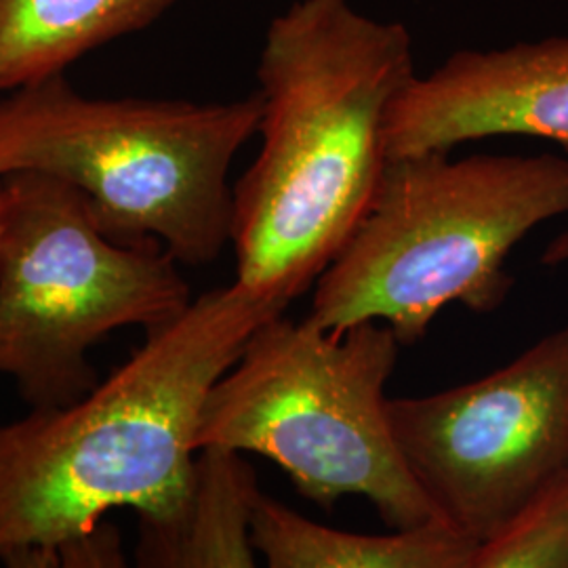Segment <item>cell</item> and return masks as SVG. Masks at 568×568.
<instances>
[{
  "mask_svg": "<svg viewBox=\"0 0 568 568\" xmlns=\"http://www.w3.org/2000/svg\"><path fill=\"white\" fill-rule=\"evenodd\" d=\"M417 74L405 23L349 0H295L257 65L262 150L232 190L236 281L291 304L365 217L382 180L389 105Z\"/></svg>",
  "mask_w": 568,
  "mask_h": 568,
  "instance_id": "cell-1",
  "label": "cell"
},
{
  "mask_svg": "<svg viewBox=\"0 0 568 568\" xmlns=\"http://www.w3.org/2000/svg\"><path fill=\"white\" fill-rule=\"evenodd\" d=\"M284 310L239 283L206 291L79 400L0 426V565L51 568L61 544L112 509L173 514L206 392Z\"/></svg>",
  "mask_w": 568,
  "mask_h": 568,
  "instance_id": "cell-2",
  "label": "cell"
},
{
  "mask_svg": "<svg viewBox=\"0 0 568 568\" xmlns=\"http://www.w3.org/2000/svg\"><path fill=\"white\" fill-rule=\"evenodd\" d=\"M568 213V159L424 152L387 159L365 217L314 283L310 321H377L417 344L450 304H506V264L537 225Z\"/></svg>",
  "mask_w": 568,
  "mask_h": 568,
  "instance_id": "cell-3",
  "label": "cell"
},
{
  "mask_svg": "<svg viewBox=\"0 0 568 568\" xmlns=\"http://www.w3.org/2000/svg\"><path fill=\"white\" fill-rule=\"evenodd\" d=\"M260 121V93L222 103L102 100L55 74L0 100V178H58L112 241L159 243L178 264H211L232 234L230 166Z\"/></svg>",
  "mask_w": 568,
  "mask_h": 568,
  "instance_id": "cell-4",
  "label": "cell"
},
{
  "mask_svg": "<svg viewBox=\"0 0 568 568\" xmlns=\"http://www.w3.org/2000/svg\"><path fill=\"white\" fill-rule=\"evenodd\" d=\"M398 349L377 321L331 331L272 316L206 392L194 447L262 455L325 511L356 495L389 528L440 520L389 426L386 386Z\"/></svg>",
  "mask_w": 568,
  "mask_h": 568,
  "instance_id": "cell-5",
  "label": "cell"
},
{
  "mask_svg": "<svg viewBox=\"0 0 568 568\" xmlns=\"http://www.w3.org/2000/svg\"><path fill=\"white\" fill-rule=\"evenodd\" d=\"M0 375L30 408L98 386L89 352L110 333L161 328L192 304L161 244L112 241L70 183L18 171L0 178Z\"/></svg>",
  "mask_w": 568,
  "mask_h": 568,
  "instance_id": "cell-6",
  "label": "cell"
},
{
  "mask_svg": "<svg viewBox=\"0 0 568 568\" xmlns=\"http://www.w3.org/2000/svg\"><path fill=\"white\" fill-rule=\"evenodd\" d=\"M387 415L438 518L480 546L568 469V325L476 382L389 398Z\"/></svg>",
  "mask_w": 568,
  "mask_h": 568,
  "instance_id": "cell-7",
  "label": "cell"
},
{
  "mask_svg": "<svg viewBox=\"0 0 568 568\" xmlns=\"http://www.w3.org/2000/svg\"><path fill=\"white\" fill-rule=\"evenodd\" d=\"M506 135L568 150V37L462 49L429 74H415L389 105L386 156L450 152Z\"/></svg>",
  "mask_w": 568,
  "mask_h": 568,
  "instance_id": "cell-8",
  "label": "cell"
},
{
  "mask_svg": "<svg viewBox=\"0 0 568 568\" xmlns=\"http://www.w3.org/2000/svg\"><path fill=\"white\" fill-rule=\"evenodd\" d=\"M262 495L244 453L199 448L190 487L164 518H140L138 567L253 568V509Z\"/></svg>",
  "mask_w": 568,
  "mask_h": 568,
  "instance_id": "cell-9",
  "label": "cell"
},
{
  "mask_svg": "<svg viewBox=\"0 0 568 568\" xmlns=\"http://www.w3.org/2000/svg\"><path fill=\"white\" fill-rule=\"evenodd\" d=\"M251 528L255 551L272 568H469L476 549L443 520L361 535L312 523L264 493Z\"/></svg>",
  "mask_w": 568,
  "mask_h": 568,
  "instance_id": "cell-10",
  "label": "cell"
},
{
  "mask_svg": "<svg viewBox=\"0 0 568 568\" xmlns=\"http://www.w3.org/2000/svg\"><path fill=\"white\" fill-rule=\"evenodd\" d=\"M178 0H0V91L63 74L108 42L148 28Z\"/></svg>",
  "mask_w": 568,
  "mask_h": 568,
  "instance_id": "cell-11",
  "label": "cell"
},
{
  "mask_svg": "<svg viewBox=\"0 0 568 568\" xmlns=\"http://www.w3.org/2000/svg\"><path fill=\"white\" fill-rule=\"evenodd\" d=\"M469 568H568V469L501 532L476 546Z\"/></svg>",
  "mask_w": 568,
  "mask_h": 568,
  "instance_id": "cell-12",
  "label": "cell"
},
{
  "mask_svg": "<svg viewBox=\"0 0 568 568\" xmlns=\"http://www.w3.org/2000/svg\"><path fill=\"white\" fill-rule=\"evenodd\" d=\"M124 565L121 535L108 520L61 544L51 558V568H121Z\"/></svg>",
  "mask_w": 568,
  "mask_h": 568,
  "instance_id": "cell-13",
  "label": "cell"
},
{
  "mask_svg": "<svg viewBox=\"0 0 568 568\" xmlns=\"http://www.w3.org/2000/svg\"><path fill=\"white\" fill-rule=\"evenodd\" d=\"M541 264L562 265L568 264V227L562 230L558 236L549 241L548 246L544 248Z\"/></svg>",
  "mask_w": 568,
  "mask_h": 568,
  "instance_id": "cell-14",
  "label": "cell"
},
{
  "mask_svg": "<svg viewBox=\"0 0 568 568\" xmlns=\"http://www.w3.org/2000/svg\"><path fill=\"white\" fill-rule=\"evenodd\" d=\"M0 220H2V196H0Z\"/></svg>",
  "mask_w": 568,
  "mask_h": 568,
  "instance_id": "cell-15",
  "label": "cell"
}]
</instances>
